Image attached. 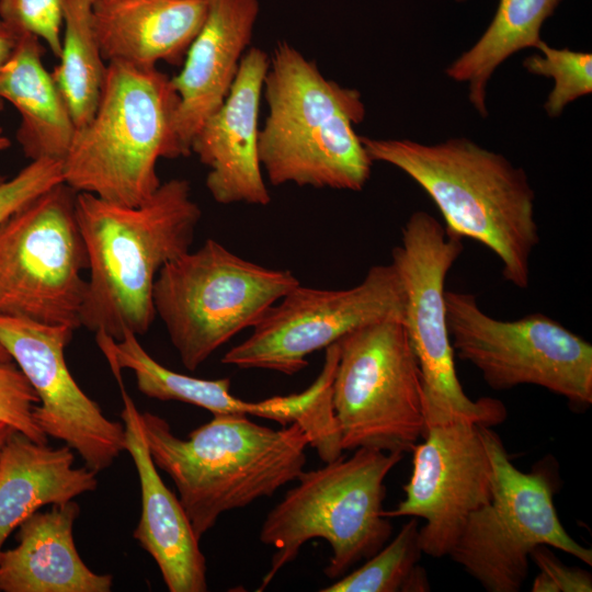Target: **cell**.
I'll return each mask as SVG.
<instances>
[{
    "instance_id": "cell-6",
    "label": "cell",
    "mask_w": 592,
    "mask_h": 592,
    "mask_svg": "<svg viewBox=\"0 0 592 592\" xmlns=\"http://www.w3.org/2000/svg\"><path fill=\"white\" fill-rule=\"evenodd\" d=\"M402 457L399 452L362 447L348 458L342 455L303 471L261 525L259 538L274 547L275 554L258 591L314 538L325 539L331 548L323 570L331 580L376 554L392 532L389 519L383 515L385 479Z\"/></svg>"
},
{
    "instance_id": "cell-9",
    "label": "cell",
    "mask_w": 592,
    "mask_h": 592,
    "mask_svg": "<svg viewBox=\"0 0 592 592\" xmlns=\"http://www.w3.org/2000/svg\"><path fill=\"white\" fill-rule=\"evenodd\" d=\"M463 249L460 237L446 232L432 215L417 210L401 229V243L391 252V264L406 293L403 325L421 372L426 429L455 422L491 428L506 418L500 400H471L457 376L444 285Z\"/></svg>"
},
{
    "instance_id": "cell-5",
    "label": "cell",
    "mask_w": 592,
    "mask_h": 592,
    "mask_svg": "<svg viewBox=\"0 0 592 592\" xmlns=\"http://www.w3.org/2000/svg\"><path fill=\"white\" fill-rule=\"evenodd\" d=\"M178 101L171 77L157 67L107 62L96 110L62 160L64 183L119 205L147 201L162 183L158 160L180 157Z\"/></svg>"
},
{
    "instance_id": "cell-27",
    "label": "cell",
    "mask_w": 592,
    "mask_h": 592,
    "mask_svg": "<svg viewBox=\"0 0 592 592\" xmlns=\"http://www.w3.org/2000/svg\"><path fill=\"white\" fill-rule=\"evenodd\" d=\"M539 54L523 60V67L532 75L550 78L554 88L547 96L544 110L551 118L577 99L592 92V55L569 48H555L542 41Z\"/></svg>"
},
{
    "instance_id": "cell-3",
    "label": "cell",
    "mask_w": 592,
    "mask_h": 592,
    "mask_svg": "<svg viewBox=\"0 0 592 592\" xmlns=\"http://www.w3.org/2000/svg\"><path fill=\"white\" fill-rule=\"evenodd\" d=\"M263 93L267 115L259 159L272 185L364 189L373 161L354 129L366 113L360 91L326 78L315 61L280 41Z\"/></svg>"
},
{
    "instance_id": "cell-25",
    "label": "cell",
    "mask_w": 592,
    "mask_h": 592,
    "mask_svg": "<svg viewBox=\"0 0 592 592\" xmlns=\"http://www.w3.org/2000/svg\"><path fill=\"white\" fill-rule=\"evenodd\" d=\"M93 2L64 0L61 49L52 72L76 129L94 114L107 67L93 26Z\"/></svg>"
},
{
    "instance_id": "cell-35",
    "label": "cell",
    "mask_w": 592,
    "mask_h": 592,
    "mask_svg": "<svg viewBox=\"0 0 592 592\" xmlns=\"http://www.w3.org/2000/svg\"><path fill=\"white\" fill-rule=\"evenodd\" d=\"M0 362H12L8 351L0 344Z\"/></svg>"
},
{
    "instance_id": "cell-8",
    "label": "cell",
    "mask_w": 592,
    "mask_h": 592,
    "mask_svg": "<svg viewBox=\"0 0 592 592\" xmlns=\"http://www.w3.org/2000/svg\"><path fill=\"white\" fill-rule=\"evenodd\" d=\"M335 343L332 405L342 449L411 452L426 426L421 372L403 320L364 325Z\"/></svg>"
},
{
    "instance_id": "cell-16",
    "label": "cell",
    "mask_w": 592,
    "mask_h": 592,
    "mask_svg": "<svg viewBox=\"0 0 592 592\" xmlns=\"http://www.w3.org/2000/svg\"><path fill=\"white\" fill-rule=\"evenodd\" d=\"M270 56L259 47L243 55L223 104L203 123L191 145L208 168L205 184L219 204L265 206L271 195L259 159V109Z\"/></svg>"
},
{
    "instance_id": "cell-13",
    "label": "cell",
    "mask_w": 592,
    "mask_h": 592,
    "mask_svg": "<svg viewBox=\"0 0 592 592\" xmlns=\"http://www.w3.org/2000/svg\"><path fill=\"white\" fill-rule=\"evenodd\" d=\"M405 308V288L391 263L372 266L348 289L299 284L262 314L252 333L226 352L221 363L291 376L308 365L309 354L358 327L387 318L403 320Z\"/></svg>"
},
{
    "instance_id": "cell-33",
    "label": "cell",
    "mask_w": 592,
    "mask_h": 592,
    "mask_svg": "<svg viewBox=\"0 0 592 592\" xmlns=\"http://www.w3.org/2000/svg\"><path fill=\"white\" fill-rule=\"evenodd\" d=\"M13 431H15L13 428L0 421V452Z\"/></svg>"
},
{
    "instance_id": "cell-32",
    "label": "cell",
    "mask_w": 592,
    "mask_h": 592,
    "mask_svg": "<svg viewBox=\"0 0 592 592\" xmlns=\"http://www.w3.org/2000/svg\"><path fill=\"white\" fill-rule=\"evenodd\" d=\"M20 35V33L0 20V70L11 56ZM3 106L4 101L0 98V111Z\"/></svg>"
},
{
    "instance_id": "cell-23",
    "label": "cell",
    "mask_w": 592,
    "mask_h": 592,
    "mask_svg": "<svg viewBox=\"0 0 592 592\" xmlns=\"http://www.w3.org/2000/svg\"><path fill=\"white\" fill-rule=\"evenodd\" d=\"M562 0H499L490 24L479 39L446 69L448 78L468 83L471 105L488 116L487 86L497 68L515 53L536 48L540 30Z\"/></svg>"
},
{
    "instance_id": "cell-29",
    "label": "cell",
    "mask_w": 592,
    "mask_h": 592,
    "mask_svg": "<svg viewBox=\"0 0 592 592\" xmlns=\"http://www.w3.org/2000/svg\"><path fill=\"white\" fill-rule=\"evenodd\" d=\"M38 397L18 365L13 361L0 362V421L45 444L48 437L33 417Z\"/></svg>"
},
{
    "instance_id": "cell-36",
    "label": "cell",
    "mask_w": 592,
    "mask_h": 592,
    "mask_svg": "<svg viewBox=\"0 0 592 592\" xmlns=\"http://www.w3.org/2000/svg\"><path fill=\"white\" fill-rule=\"evenodd\" d=\"M457 1L462 2V1H465V0H457Z\"/></svg>"
},
{
    "instance_id": "cell-21",
    "label": "cell",
    "mask_w": 592,
    "mask_h": 592,
    "mask_svg": "<svg viewBox=\"0 0 592 592\" xmlns=\"http://www.w3.org/2000/svg\"><path fill=\"white\" fill-rule=\"evenodd\" d=\"M73 449L52 447L13 431L0 452V554L9 535L31 514L94 491V470L73 467Z\"/></svg>"
},
{
    "instance_id": "cell-11",
    "label": "cell",
    "mask_w": 592,
    "mask_h": 592,
    "mask_svg": "<svg viewBox=\"0 0 592 592\" xmlns=\"http://www.w3.org/2000/svg\"><path fill=\"white\" fill-rule=\"evenodd\" d=\"M76 195L61 182L0 224V314L81 327L89 260Z\"/></svg>"
},
{
    "instance_id": "cell-15",
    "label": "cell",
    "mask_w": 592,
    "mask_h": 592,
    "mask_svg": "<svg viewBox=\"0 0 592 592\" xmlns=\"http://www.w3.org/2000/svg\"><path fill=\"white\" fill-rule=\"evenodd\" d=\"M422 439L411 451L405 498L383 515L424 520L421 550L441 558L449 555L469 515L491 501L493 471L478 424L433 425Z\"/></svg>"
},
{
    "instance_id": "cell-26",
    "label": "cell",
    "mask_w": 592,
    "mask_h": 592,
    "mask_svg": "<svg viewBox=\"0 0 592 592\" xmlns=\"http://www.w3.org/2000/svg\"><path fill=\"white\" fill-rule=\"evenodd\" d=\"M419 522L411 517L395 538L356 570L346 572L321 592H398L406 591L422 556Z\"/></svg>"
},
{
    "instance_id": "cell-20",
    "label": "cell",
    "mask_w": 592,
    "mask_h": 592,
    "mask_svg": "<svg viewBox=\"0 0 592 592\" xmlns=\"http://www.w3.org/2000/svg\"><path fill=\"white\" fill-rule=\"evenodd\" d=\"M79 514V504L70 500L26 517L19 525L18 545L0 554V591L110 592L113 577L93 572L76 548Z\"/></svg>"
},
{
    "instance_id": "cell-31",
    "label": "cell",
    "mask_w": 592,
    "mask_h": 592,
    "mask_svg": "<svg viewBox=\"0 0 592 592\" xmlns=\"http://www.w3.org/2000/svg\"><path fill=\"white\" fill-rule=\"evenodd\" d=\"M539 569L532 583L533 592H591L592 577L580 568L563 565L548 546L535 547L531 555Z\"/></svg>"
},
{
    "instance_id": "cell-10",
    "label": "cell",
    "mask_w": 592,
    "mask_h": 592,
    "mask_svg": "<svg viewBox=\"0 0 592 592\" xmlns=\"http://www.w3.org/2000/svg\"><path fill=\"white\" fill-rule=\"evenodd\" d=\"M493 471L491 501L473 512L449 557L488 592H517L532 550L545 545L592 565V550L574 540L554 504V483L542 468L524 473L499 435L480 425Z\"/></svg>"
},
{
    "instance_id": "cell-7",
    "label": "cell",
    "mask_w": 592,
    "mask_h": 592,
    "mask_svg": "<svg viewBox=\"0 0 592 592\" xmlns=\"http://www.w3.org/2000/svg\"><path fill=\"white\" fill-rule=\"evenodd\" d=\"M297 285L291 271L264 267L207 239L161 267L152 303L181 363L193 372Z\"/></svg>"
},
{
    "instance_id": "cell-18",
    "label": "cell",
    "mask_w": 592,
    "mask_h": 592,
    "mask_svg": "<svg viewBox=\"0 0 592 592\" xmlns=\"http://www.w3.org/2000/svg\"><path fill=\"white\" fill-rule=\"evenodd\" d=\"M123 399L121 418L125 451L138 473L141 513L133 536L153 558L170 592L208 590L206 559L191 522L177 496L164 485L146 442L140 412L126 391L122 376L115 377Z\"/></svg>"
},
{
    "instance_id": "cell-22",
    "label": "cell",
    "mask_w": 592,
    "mask_h": 592,
    "mask_svg": "<svg viewBox=\"0 0 592 592\" xmlns=\"http://www.w3.org/2000/svg\"><path fill=\"white\" fill-rule=\"evenodd\" d=\"M43 56L42 41L22 33L0 70V98L20 115L16 140L24 156L62 161L77 129Z\"/></svg>"
},
{
    "instance_id": "cell-34",
    "label": "cell",
    "mask_w": 592,
    "mask_h": 592,
    "mask_svg": "<svg viewBox=\"0 0 592 592\" xmlns=\"http://www.w3.org/2000/svg\"><path fill=\"white\" fill-rule=\"evenodd\" d=\"M11 146L9 137L4 134V130L0 127V152L8 149ZM2 178H0V181Z\"/></svg>"
},
{
    "instance_id": "cell-17",
    "label": "cell",
    "mask_w": 592,
    "mask_h": 592,
    "mask_svg": "<svg viewBox=\"0 0 592 592\" xmlns=\"http://www.w3.org/2000/svg\"><path fill=\"white\" fill-rule=\"evenodd\" d=\"M259 13V0H209L206 20L182 69L171 78L179 98L173 136L180 157L192 153L194 136L228 95Z\"/></svg>"
},
{
    "instance_id": "cell-30",
    "label": "cell",
    "mask_w": 592,
    "mask_h": 592,
    "mask_svg": "<svg viewBox=\"0 0 592 592\" xmlns=\"http://www.w3.org/2000/svg\"><path fill=\"white\" fill-rule=\"evenodd\" d=\"M64 182L62 161L37 159L22 168L13 178L0 181V224L26 203Z\"/></svg>"
},
{
    "instance_id": "cell-2",
    "label": "cell",
    "mask_w": 592,
    "mask_h": 592,
    "mask_svg": "<svg viewBox=\"0 0 592 592\" xmlns=\"http://www.w3.org/2000/svg\"><path fill=\"white\" fill-rule=\"evenodd\" d=\"M372 159L417 182L441 212L448 234L474 239L502 262L517 288L530 285V262L539 242L535 192L523 168L466 137L426 145L361 136Z\"/></svg>"
},
{
    "instance_id": "cell-28",
    "label": "cell",
    "mask_w": 592,
    "mask_h": 592,
    "mask_svg": "<svg viewBox=\"0 0 592 592\" xmlns=\"http://www.w3.org/2000/svg\"><path fill=\"white\" fill-rule=\"evenodd\" d=\"M62 18L64 0H0V20L20 34L39 38L57 58Z\"/></svg>"
},
{
    "instance_id": "cell-14",
    "label": "cell",
    "mask_w": 592,
    "mask_h": 592,
    "mask_svg": "<svg viewBox=\"0 0 592 592\" xmlns=\"http://www.w3.org/2000/svg\"><path fill=\"white\" fill-rule=\"evenodd\" d=\"M73 331L67 326L0 314V344L38 397L33 411L36 424L99 473L125 451V428L107 419L69 372L65 349Z\"/></svg>"
},
{
    "instance_id": "cell-4",
    "label": "cell",
    "mask_w": 592,
    "mask_h": 592,
    "mask_svg": "<svg viewBox=\"0 0 592 592\" xmlns=\"http://www.w3.org/2000/svg\"><path fill=\"white\" fill-rule=\"evenodd\" d=\"M140 423L157 468L173 481L198 539L219 516L272 497L304 471L309 437L298 423L272 429L248 415L215 414L186 439L151 412Z\"/></svg>"
},
{
    "instance_id": "cell-12",
    "label": "cell",
    "mask_w": 592,
    "mask_h": 592,
    "mask_svg": "<svg viewBox=\"0 0 592 592\" xmlns=\"http://www.w3.org/2000/svg\"><path fill=\"white\" fill-rule=\"evenodd\" d=\"M455 354L496 390L535 385L576 407L592 403V345L540 312L504 321L483 312L475 295L444 292Z\"/></svg>"
},
{
    "instance_id": "cell-19",
    "label": "cell",
    "mask_w": 592,
    "mask_h": 592,
    "mask_svg": "<svg viewBox=\"0 0 592 592\" xmlns=\"http://www.w3.org/2000/svg\"><path fill=\"white\" fill-rule=\"evenodd\" d=\"M209 0H94L92 18L105 61L156 67L183 62Z\"/></svg>"
},
{
    "instance_id": "cell-24",
    "label": "cell",
    "mask_w": 592,
    "mask_h": 592,
    "mask_svg": "<svg viewBox=\"0 0 592 592\" xmlns=\"http://www.w3.org/2000/svg\"><path fill=\"white\" fill-rule=\"evenodd\" d=\"M95 340L111 369L133 371L138 390L149 398L194 405L213 415L243 414L247 410L248 402L230 392L229 378L202 379L173 372L151 357L132 332L115 341L99 331Z\"/></svg>"
},
{
    "instance_id": "cell-1",
    "label": "cell",
    "mask_w": 592,
    "mask_h": 592,
    "mask_svg": "<svg viewBox=\"0 0 592 592\" xmlns=\"http://www.w3.org/2000/svg\"><path fill=\"white\" fill-rule=\"evenodd\" d=\"M76 216L89 260L81 326L115 341L126 331L144 335L156 318V277L190 251L202 217L190 182L168 180L137 206L77 192Z\"/></svg>"
}]
</instances>
